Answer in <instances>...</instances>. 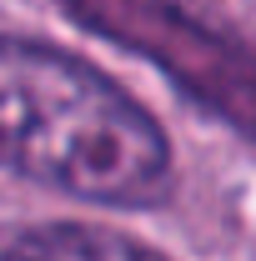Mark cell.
Wrapping results in <instances>:
<instances>
[{
    "label": "cell",
    "instance_id": "cell-2",
    "mask_svg": "<svg viewBox=\"0 0 256 261\" xmlns=\"http://www.w3.org/2000/svg\"><path fill=\"white\" fill-rule=\"evenodd\" d=\"M96 35L156 61L211 116L256 136V40L196 15L181 0H61Z\"/></svg>",
    "mask_w": 256,
    "mask_h": 261
},
{
    "label": "cell",
    "instance_id": "cell-1",
    "mask_svg": "<svg viewBox=\"0 0 256 261\" xmlns=\"http://www.w3.org/2000/svg\"><path fill=\"white\" fill-rule=\"evenodd\" d=\"M0 166L81 201L151 206L171 186V141L96 65L0 35Z\"/></svg>",
    "mask_w": 256,
    "mask_h": 261
},
{
    "label": "cell",
    "instance_id": "cell-3",
    "mask_svg": "<svg viewBox=\"0 0 256 261\" xmlns=\"http://www.w3.org/2000/svg\"><path fill=\"white\" fill-rule=\"evenodd\" d=\"M0 261H166L161 251L96 226H35L20 231Z\"/></svg>",
    "mask_w": 256,
    "mask_h": 261
}]
</instances>
